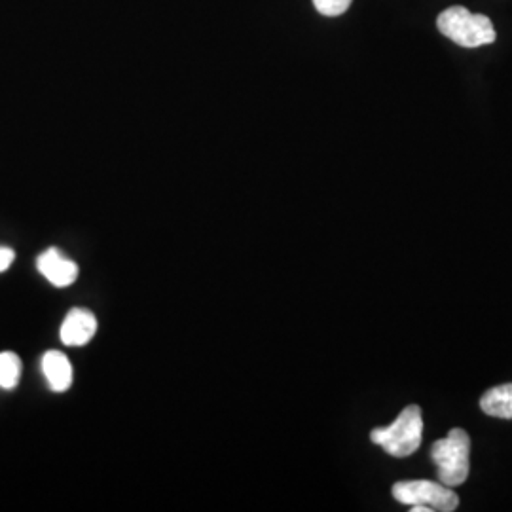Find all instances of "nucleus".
<instances>
[{
	"label": "nucleus",
	"instance_id": "f257e3e1",
	"mask_svg": "<svg viewBox=\"0 0 512 512\" xmlns=\"http://www.w3.org/2000/svg\"><path fill=\"white\" fill-rule=\"evenodd\" d=\"M440 33L461 48H480L495 42L492 19L484 14H471L465 6H452L437 18Z\"/></svg>",
	"mask_w": 512,
	"mask_h": 512
},
{
	"label": "nucleus",
	"instance_id": "f03ea898",
	"mask_svg": "<svg viewBox=\"0 0 512 512\" xmlns=\"http://www.w3.org/2000/svg\"><path fill=\"white\" fill-rule=\"evenodd\" d=\"M423 437V418L418 404L406 406L399 418L387 427H378L370 433L374 444L382 446L393 458H408L420 448Z\"/></svg>",
	"mask_w": 512,
	"mask_h": 512
},
{
	"label": "nucleus",
	"instance_id": "7ed1b4c3",
	"mask_svg": "<svg viewBox=\"0 0 512 512\" xmlns=\"http://www.w3.org/2000/svg\"><path fill=\"white\" fill-rule=\"evenodd\" d=\"M471 439L463 429H450L446 439H440L431 448V459L439 469V480L444 486H461L469 476Z\"/></svg>",
	"mask_w": 512,
	"mask_h": 512
},
{
	"label": "nucleus",
	"instance_id": "20e7f679",
	"mask_svg": "<svg viewBox=\"0 0 512 512\" xmlns=\"http://www.w3.org/2000/svg\"><path fill=\"white\" fill-rule=\"evenodd\" d=\"M393 497L403 505H423L431 512H452L458 509L459 497L450 486L431 480H408L393 486Z\"/></svg>",
	"mask_w": 512,
	"mask_h": 512
},
{
	"label": "nucleus",
	"instance_id": "39448f33",
	"mask_svg": "<svg viewBox=\"0 0 512 512\" xmlns=\"http://www.w3.org/2000/svg\"><path fill=\"white\" fill-rule=\"evenodd\" d=\"M38 270L54 287H69L78 277V266L73 260L65 258L57 249H48L46 253L38 256Z\"/></svg>",
	"mask_w": 512,
	"mask_h": 512
},
{
	"label": "nucleus",
	"instance_id": "423d86ee",
	"mask_svg": "<svg viewBox=\"0 0 512 512\" xmlns=\"http://www.w3.org/2000/svg\"><path fill=\"white\" fill-rule=\"evenodd\" d=\"M95 330H97V319L92 311L76 308L65 317L61 325V342L65 346H74V348L86 346L95 336Z\"/></svg>",
	"mask_w": 512,
	"mask_h": 512
},
{
	"label": "nucleus",
	"instance_id": "0eeeda50",
	"mask_svg": "<svg viewBox=\"0 0 512 512\" xmlns=\"http://www.w3.org/2000/svg\"><path fill=\"white\" fill-rule=\"evenodd\" d=\"M42 372L55 393H63L73 384V365L61 351H48L42 357Z\"/></svg>",
	"mask_w": 512,
	"mask_h": 512
},
{
	"label": "nucleus",
	"instance_id": "6e6552de",
	"mask_svg": "<svg viewBox=\"0 0 512 512\" xmlns=\"http://www.w3.org/2000/svg\"><path fill=\"white\" fill-rule=\"evenodd\" d=\"M480 408L492 418L512 420V384L497 385L488 389L482 399Z\"/></svg>",
	"mask_w": 512,
	"mask_h": 512
},
{
	"label": "nucleus",
	"instance_id": "1a4fd4ad",
	"mask_svg": "<svg viewBox=\"0 0 512 512\" xmlns=\"http://www.w3.org/2000/svg\"><path fill=\"white\" fill-rule=\"evenodd\" d=\"M21 376V361L18 355L12 351L0 353V387L2 389H14Z\"/></svg>",
	"mask_w": 512,
	"mask_h": 512
},
{
	"label": "nucleus",
	"instance_id": "9d476101",
	"mask_svg": "<svg viewBox=\"0 0 512 512\" xmlns=\"http://www.w3.org/2000/svg\"><path fill=\"white\" fill-rule=\"evenodd\" d=\"M351 2L353 0H313V6L321 16L336 18L348 12Z\"/></svg>",
	"mask_w": 512,
	"mask_h": 512
},
{
	"label": "nucleus",
	"instance_id": "9b49d317",
	"mask_svg": "<svg viewBox=\"0 0 512 512\" xmlns=\"http://www.w3.org/2000/svg\"><path fill=\"white\" fill-rule=\"evenodd\" d=\"M14 251L12 249H8V247H0V274L2 272H6L10 266H12V262H14Z\"/></svg>",
	"mask_w": 512,
	"mask_h": 512
}]
</instances>
